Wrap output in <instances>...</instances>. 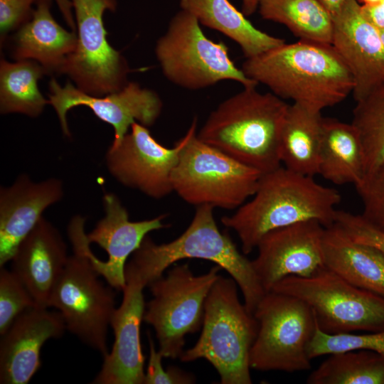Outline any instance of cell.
Here are the masks:
<instances>
[{"instance_id": "obj_13", "label": "cell", "mask_w": 384, "mask_h": 384, "mask_svg": "<svg viewBox=\"0 0 384 384\" xmlns=\"http://www.w3.org/2000/svg\"><path fill=\"white\" fill-rule=\"evenodd\" d=\"M48 102L55 110L61 129L70 137L67 114L73 107L90 108L100 120L114 129V136L110 146H118L134 122L146 127L152 126L161 114L163 102L153 90L130 82L121 90L102 96L87 94L70 82L60 85L55 78L48 83Z\"/></svg>"}, {"instance_id": "obj_2", "label": "cell", "mask_w": 384, "mask_h": 384, "mask_svg": "<svg viewBox=\"0 0 384 384\" xmlns=\"http://www.w3.org/2000/svg\"><path fill=\"white\" fill-rule=\"evenodd\" d=\"M252 197L221 218L222 224L238 235L245 255L272 230L311 220L325 228L332 225L341 199L336 189L282 166L262 174Z\"/></svg>"}, {"instance_id": "obj_5", "label": "cell", "mask_w": 384, "mask_h": 384, "mask_svg": "<svg viewBox=\"0 0 384 384\" xmlns=\"http://www.w3.org/2000/svg\"><path fill=\"white\" fill-rule=\"evenodd\" d=\"M238 284L221 275L207 297L201 333L183 351V362L205 359L216 370L221 384H250V354L258 331L253 314L240 300Z\"/></svg>"}, {"instance_id": "obj_7", "label": "cell", "mask_w": 384, "mask_h": 384, "mask_svg": "<svg viewBox=\"0 0 384 384\" xmlns=\"http://www.w3.org/2000/svg\"><path fill=\"white\" fill-rule=\"evenodd\" d=\"M85 219L75 215L68 233L73 255L66 265L50 294L49 307L62 315L66 329L105 357L108 327L115 307V294L98 279L85 254L80 238V228Z\"/></svg>"}, {"instance_id": "obj_37", "label": "cell", "mask_w": 384, "mask_h": 384, "mask_svg": "<svg viewBox=\"0 0 384 384\" xmlns=\"http://www.w3.org/2000/svg\"><path fill=\"white\" fill-rule=\"evenodd\" d=\"M363 14L378 30L384 28V4L361 5Z\"/></svg>"}, {"instance_id": "obj_21", "label": "cell", "mask_w": 384, "mask_h": 384, "mask_svg": "<svg viewBox=\"0 0 384 384\" xmlns=\"http://www.w3.org/2000/svg\"><path fill=\"white\" fill-rule=\"evenodd\" d=\"M69 256L57 228L42 217L18 245L11 270L26 286L38 306L49 307L53 289Z\"/></svg>"}, {"instance_id": "obj_28", "label": "cell", "mask_w": 384, "mask_h": 384, "mask_svg": "<svg viewBox=\"0 0 384 384\" xmlns=\"http://www.w3.org/2000/svg\"><path fill=\"white\" fill-rule=\"evenodd\" d=\"M262 18L286 26L302 41L331 44L333 18L318 0H258Z\"/></svg>"}, {"instance_id": "obj_18", "label": "cell", "mask_w": 384, "mask_h": 384, "mask_svg": "<svg viewBox=\"0 0 384 384\" xmlns=\"http://www.w3.org/2000/svg\"><path fill=\"white\" fill-rule=\"evenodd\" d=\"M332 18L331 45L353 76L357 102L384 83V45L358 0H345Z\"/></svg>"}, {"instance_id": "obj_33", "label": "cell", "mask_w": 384, "mask_h": 384, "mask_svg": "<svg viewBox=\"0 0 384 384\" xmlns=\"http://www.w3.org/2000/svg\"><path fill=\"white\" fill-rule=\"evenodd\" d=\"M355 187L363 206L361 215L384 233V161L368 173Z\"/></svg>"}, {"instance_id": "obj_9", "label": "cell", "mask_w": 384, "mask_h": 384, "mask_svg": "<svg viewBox=\"0 0 384 384\" xmlns=\"http://www.w3.org/2000/svg\"><path fill=\"white\" fill-rule=\"evenodd\" d=\"M270 291L305 302L326 334L384 330V297L354 286L326 266L309 277H286Z\"/></svg>"}, {"instance_id": "obj_20", "label": "cell", "mask_w": 384, "mask_h": 384, "mask_svg": "<svg viewBox=\"0 0 384 384\" xmlns=\"http://www.w3.org/2000/svg\"><path fill=\"white\" fill-rule=\"evenodd\" d=\"M63 196L62 181L50 178L34 182L20 175L0 189V266L11 260L23 239L43 217L44 210Z\"/></svg>"}, {"instance_id": "obj_19", "label": "cell", "mask_w": 384, "mask_h": 384, "mask_svg": "<svg viewBox=\"0 0 384 384\" xmlns=\"http://www.w3.org/2000/svg\"><path fill=\"white\" fill-rule=\"evenodd\" d=\"M65 329L58 311L36 306L21 314L1 335L0 383H28L41 366L44 343L60 337Z\"/></svg>"}, {"instance_id": "obj_27", "label": "cell", "mask_w": 384, "mask_h": 384, "mask_svg": "<svg viewBox=\"0 0 384 384\" xmlns=\"http://www.w3.org/2000/svg\"><path fill=\"white\" fill-rule=\"evenodd\" d=\"M47 75L37 62L20 60L0 61V112L38 117L49 105L39 90L38 80Z\"/></svg>"}, {"instance_id": "obj_10", "label": "cell", "mask_w": 384, "mask_h": 384, "mask_svg": "<svg viewBox=\"0 0 384 384\" xmlns=\"http://www.w3.org/2000/svg\"><path fill=\"white\" fill-rule=\"evenodd\" d=\"M258 331L250 354L260 371L297 372L311 368L309 346L316 329L312 309L284 293H265L253 313Z\"/></svg>"}, {"instance_id": "obj_14", "label": "cell", "mask_w": 384, "mask_h": 384, "mask_svg": "<svg viewBox=\"0 0 384 384\" xmlns=\"http://www.w3.org/2000/svg\"><path fill=\"white\" fill-rule=\"evenodd\" d=\"M105 216L88 234L85 225L80 229L83 250L99 276L108 284L122 291L126 284L125 266L128 257L154 230L169 227L164 223L166 214L140 221H131L127 210L119 198L107 193L102 198Z\"/></svg>"}, {"instance_id": "obj_3", "label": "cell", "mask_w": 384, "mask_h": 384, "mask_svg": "<svg viewBox=\"0 0 384 384\" xmlns=\"http://www.w3.org/2000/svg\"><path fill=\"white\" fill-rule=\"evenodd\" d=\"M288 107L271 92L244 87L209 114L197 137L265 174L281 166L280 138Z\"/></svg>"}, {"instance_id": "obj_16", "label": "cell", "mask_w": 384, "mask_h": 384, "mask_svg": "<svg viewBox=\"0 0 384 384\" xmlns=\"http://www.w3.org/2000/svg\"><path fill=\"white\" fill-rule=\"evenodd\" d=\"M325 228L316 220H306L272 230L262 238L252 263L266 292L286 277H309L325 266Z\"/></svg>"}, {"instance_id": "obj_41", "label": "cell", "mask_w": 384, "mask_h": 384, "mask_svg": "<svg viewBox=\"0 0 384 384\" xmlns=\"http://www.w3.org/2000/svg\"><path fill=\"white\" fill-rule=\"evenodd\" d=\"M358 1L362 3V5H375L380 3L382 0H358Z\"/></svg>"}, {"instance_id": "obj_32", "label": "cell", "mask_w": 384, "mask_h": 384, "mask_svg": "<svg viewBox=\"0 0 384 384\" xmlns=\"http://www.w3.org/2000/svg\"><path fill=\"white\" fill-rule=\"evenodd\" d=\"M37 306L18 277L1 267L0 270V335L26 309Z\"/></svg>"}, {"instance_id": "obj_36", "label": "cell", "mask_w": 384, "mask_h": 384, "mask_svg": "<svg viewBox=\"0 0 384 384\" xmlns=\"http://www.w3.org/2000/svg\"><path fill=\"white\" fill-rule=\"evenodd\" d=\"M38 0H0L1 45L4 46L9 34L18 30L33 16Z\"/></svg>"}, {"instance_id": "obj_31", "label": "cell", "mask_w": 384, "mask_h": 384, "mask_svg": "<svg viewBox=\"0 0 384 384\" xmlns=\"http://www.w3.org/2000/svg\"><path fill=\"white\" fill-rule=\"evenodd\" d=\"M359 349L373 351L384 356V330L365 334H328L316 324L308 353L312 360L323 355Z\"/></svg>"}, {"instance_id": "obj_8", "label": "cell", "mask_w": 384, "mask_h": 384, "mask_svg": "<svg viewBox=\"0 0 384 384\" xmlns=\"http://www.w3.org/2000/svg\"><path fill=\"white\" fill-rule=\"evenodd\" d=\"M154 50L165 78L182 88L198 90L223 80L244 87L257 85L235 65L226 44L208 38L196 17L182 9L171 19Z\"/></svg>"}, {"instance_id": "obj_43", "label": "cell", "mask_w": 384, "mask_h": 384, "mask_svg": "<svg viewBox=\"0 0 384 384\" xmlns=\"http://www.w3.org/2000/svg\"><path fill=\"white\" fill-rule=\"evenodd\" d=\"M380 3L384 4V0H382V1Z\"/></svg>"}, {"instance_id": "obj_11", "label": "cell", "mask_w": 384, "mask_h": 384, "mask_svg": "<svg viewBox=\"0 0 384 384\" xmlns=\"http://www.w3.org/2000/svg\"><path fill=\"white\" fill-rule=\"evenodd\" d=\"M220 270L215 265L195 275L188 264L176 265L148 285L152 299L143 321L154 328L164 358H180L186 336L202 327L205 303Z\"/></svg>"}, {"instance_id": "obj_40", "label": "cell", "mask_w": 384, "mask_h": 384, "mask_svg": "<svg viewBox=\"0 0 384 384\" xmlns=\"http://www.w3.org/2000/svg\"><path fill=\"white\" fill-rule=\"evenodd\" d=\"M242 12L247 16L253 14L258 7V0H241Z\"/></svg>"}, {"instance_id": "obj_25", "label": "cell", "mask_w": 384, "mask_h": 384, "mask_svg": "<svg viewBox=\"0 0 384 384\" xmlns=\"http://www.w3.org/2000/svg\"><path fill=\"white\" fill-rule=\"evenodd\" d=\"M323 121L320 111L289 105L280 138L284 167L304 176L319 174Z\"/></svg>"}, {"instance_id": "obj_6", "label": "cell", "mask_w": 384, "mask_h": 384, "mask_svg": "<svg viewBox=\"0 0 384 384\" xmlns=\"http://www.w3.org/2000/svg\"><path fill=\"white\" fill-rule=\"evenodd\" d=\"M197 119L171 175L173 192L196 207L234 210L256 191L262 173L205 143L197 137Z\"/></svg>"}, {"instance_id": "obj_30", "label": "cell", "mask_w": 384, "mask_h": 384, "mask_svg": "<svg viewBox=\"0 0 384 384\" xmlns=\"http://www.w3.org/2000/svg\"><path fill=\"white\" fill-rule=\"evenodd\" d=\"M356 102L351 124L363 146L367 174L384 161V83Z\"/></svg>"}, {"instance_id": "obj_26", "label": "cell", "mask_w": 384, "mask_h": 384, "mask_svg": "<svg viewBox=\"0 0 384 384\" xmlns=\"http://www.w3.org/2000/svg\"><path fill=\"white\" fill-rule=\"evenodd\" d=\"M366 174L363 146L356 129L334 118H324L319 175L336 185L359 184Z\"/></svg>"}, {"instance_id": "obj_17", "label": "cell", "mask_w": 384, "mask_h": 384, "mask_svg": "<svg viewBox=\"0 0 384 384\" xmlns=\"http://www.w3.org/2000/svg\"><path fill=\"white\" fill-rule=\"evenodd\" d=\"M126 284L120 306L116 308L110 326L114 341L92 383L144 384V358L140 339L141 323L146 304L143 289L147 283L130 264L125 266Z\"/></svg>"}, {"instance_id": "obj_1", "label": "cell", "mask_w": 384, "mask_h": 384, "mask_svg": "<svg viewBox=\"0 0 384 384\" xmlns=\"http://www.w3.org/2000/svg\"><path fill=\"white\" fill-rule=\"evenodd\" d=\"M241 69L279 98L320 112L343 101L354 88L349 69L331 44L284 42L246 58Z\"/></svg>"}, {"instance_id": "obj_42", "label": "cell", "mask_w": 384, "mask_h": 384, "mask_svg": "<svg viewBox=\"0 0 384 384\" xmlns=\"http://www.w3.org/2000/svg\"><path fill=\"white\" fill-rule=\"evenodd\" d=\"M379 31V33H380V39L384 45V28L383 29H380L378 30Z\"/></svg>"}, {"instance_id": "obj_35", "label": "cell", "mask_w": 384, "mask_h": 384, "mask_svg": "<svg viewBox=\"0 0 384 384\" xmlns=\"http://www.w3.org/2000/svg\"><path fill=\"white\" fill-rule=\"evenodd\" d=\"M149 358L144 384H191L195 378L191 373L176 367L170 366L164 369L162 366L163 355L155 347L154 341L148 332Z\"/></svg>"}, {"instance_id": "obj_38", "label": "cell", "mask_w": 384, "mask_h": 384, "mask_svg": "<svg viewBox=\"0 0 384 384\" xmlns=\"http://www.w3.org/2000/svg\"><path fill=\"white\" fill-rule=\"evenodd\" d=\"M59 11H60L67 25L71 28V31H75L76 25L74 17V13L71 2L70 0H54Z\"/></svg>"}, {"instance_id": "obj_24", "label": "cell", "mask_w": 384, "mask_h": 384, "mask_svg": "<svg viewBox=\"0 0 384 384\" xmlns=\"http://www.w3.org/2000/svg\"><path fill=\"white\" fill-rule=\"evenodd\" d=\"M181 9L191 14L201 25L215 30L235 42L246 58L284 43L257 28L229 0H179Z\"/></svg>"}, {"instance_id": "obj_23", "label": "cell", "mask_w": 384, "mask_h": 384, "mask_svg": "<svg viewBox=\"0 0 384 384\" xmlns=\"http://www.w3.org/2000/svg\"><path fill=\"white\" fill-rule=\"evenodd\" d=\"M324 265L359 288L384 297V252L350 238L333 224L323 237Z\"/></svg>"}, {"instance_id": "obj_15", "label": "cell", "mask_w": 384, "mask_h": 384, "mask_svg": "<svg viewBox=\"0 0 384 384\" xmlns=\"http://www.w3.org/2000/svg\"><path fill=\"white\" fill-rule=\"evenodd\" d=\"M187 132L172 148L159 143L148 127L134 122L120 144L110 146L106 166L121 184L160 199L173 192L171 175L186 142Z\"/></svg>"}, {"instance_id": "obj_34", "label": "cell", "mask_w": 384, "mask_h": 384, "mask_svg": "<svg viewBox=\"0 0 384 384\" xmlns=\"http://www.w3.org/2000/svg\"><path fill=\"white\" fill-rule=\"evenodd\" d=\"M334 224L353 240L374 246L384 252V233L373 227L361 215L337 210Z\"/></svg>"}, {"instance_id": "obj_39", "label": "cell", "mask_w": 384, "mask_h": 384, "mask_svg": "<svg viewBox=\"0 0 384 384\" xmlns=\"http://www.w3.org/2000/svg\"><path fill=\"white\" fill-rule=\"evenodd\" d=\"M333 17L336 15L345 0H318Z\"/></svg>"}, {"instance_id": "obj_29", "label": "cell", "mask_w": 384, "mask_h": 384, "mask_svg": "<svg viewBox=\"0 0 384 384\" xmlns=\"http://www.w3.org/2000/svg\"><path fill=\"white\" fill-rule=\"evenodd\" d=\"M308 384H384V356L359 349L332 353L313 370Z\"/></svg>"}, {"instance_id": "obj_22", "label": "cell", "mask_w": 384, "mask_h": 384, "mask_svg": "<svg viewBox=\"0 0 384 384\" xmlns=\"http://www.w3.org/2000/svg\"><path fill=\"white\" fill-rule=\"evenodd\" d=\"M53 0H38L32 18L21 26L10 41L14 60H31L47 75H62L68 58L75 50L77 34L62 27L51 13Z\"/></svg>"}, {"instance_id": "obj_4", "label": "cell", "mask_w": 384, "mask_h": 384, "mask_svg": "<svg viewBox=\"0 0 384 384\" xmlns=\"http://www.w3.org/2000/svg\"><path fill=\"white\" fill-rule=\"evenodd\" d=\"M208 205L196 207L189 225L174 240L156 244L148 235L128 262L148 285L159 278L175 262L202 259L224 269L236 282L247 309L252 314L265 294L252 260L241 253L227 233L220 232Z\"/></svg>"}, {"instance_id": "obj_12", "label": "cell", "mask_w": 384, "mask_h": 384, "mask_svg": "<svg viewBox=\"0 0 384 384\" xmlns=\"http://www.w3.org/2000/svg\"><path fill=\"white\" fill-rule=\"evenodd\" d=\"M76 25L77 46L62 74L81 91L95 96L117 92L129 82L131 70L124 55L107 38L103 15L114 12L117 0H70Z\"/></svg>"}]
</instances>
